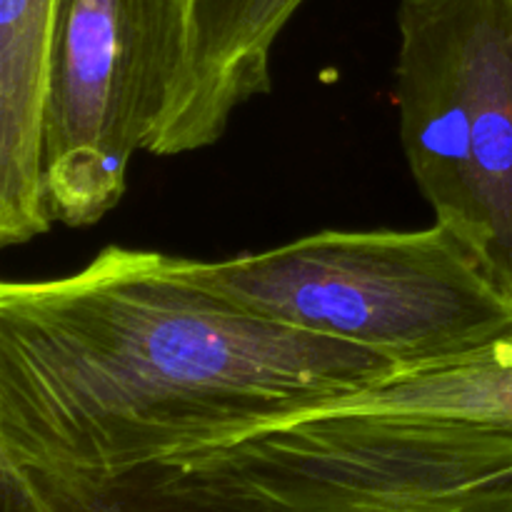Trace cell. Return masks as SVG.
<instances>
[{"instance_id": "obj_1", "label": "cell", "mask_w": 512, "mask_h": 512, "mask_svg": "<svg viewBox=\"0 0 512 512\" xmlns=\"http://www.w3.org/2000/svg\"><path fill=\"white\" fill-rule=\"evenodd\" d=\"M395 373L220 295L193 258L103 248L0 285V460L125 470L225 448Z\"/></svg>"}, {"instance_id": "obj_2", "label": "cell", "mask_w": 512, "mask_h": 512, "mask_svg": "<svg viewBox=\"0 0 512 512\" xmlns=\"http://www.w3.org/2000/svg\"><path fill=\"white\" fill-rule=\"evenodd\" d=\"M193 270L260 318L370 350L395 370L468 353L512 323L510 295L440 223L320 230L263 253L193 260Z\"/></svg>"}, {"instance_id": "obj_3", "label": "cell", "mask_w": 512, "mask_h": 512, "mask_svg": "<svg viewBox=\"0 0 512 512\" xmlns=\"http://www.w3.org/2000/svg\"><path fill=\"white\" fill-rule=\"evenodd\" d=\"M398 35L410 175L512 300V0H400Z\"/></svg>"}, {"instance_id": "obj_4", "label": "cell", "mask_w": 512, "mask_h": 512, "mask_svg": "<svg viewBox=\"0 0 512 512\" xmlns=\"http://www.w3.org/2000/svg\"><path fill=\"white\" fill-rule=\"evenodd\" d=\"M195 0H55L43 105L53 223L88 228L123 200L130 160L183 80Z\"/></svg>"}, {"instance_id": "obj_5", "label": "cell", "mask_w": 512, "mask_h": 512, "mask_svg": "<svg viewBox=\"0 0 512 512\" xmlns=\"http://www.w3.org/2000/svg\"><path fill=\"white\" fill-rule=\"evenodd\" d=\"M228 450L295 512H512L510 428L333 413Z\"/></svg>"}, {"instance_id": "obj_6", "label": "cell", "mask_w": 512, "mask_h": 512, "mask_svg": "<svg viewBox=\"0 0 512 512\" xmlns=\"http://www.w3.org/2000/svg\"><path fill=\"white\" fill-rule=\"evenodd\" d=\"M3 512H295L225 448L125 470L0 460Z\"/></svg>"}, {"instance_id": "obj_7", "label": "cell", "mask_w": 512, "mask_h": 512, "mask_svg": "<svg viewBox=\"0 0 512 512\" xmlns=\"http://www.w3.org/2000/svg\"><path fill=\"white\" fill-rule=\"evenodd\" d=\"M305 0H195L190 53L153 155L210 148L240 105L270 90V53Z\"/></svg>"}, {"instance_id": "obj_8", "label": "cell", "mask_w": 512, "mask_h": 512, "mask_svg": "<svg viewBox=\"0 0 512 512\" xmlns=\"http://www.w3.org/2000/svg\"><path fill=\"white\" fill-rule=\"evenodd\" d=\"M55 0H0V245L53 228L43 185V105Z\"/></svg>"}, {"instance_id": "obj_9", "label": "cell", "mask_w": 512, "mask_h": 512, "mask_svg": "<svg viewBox=\"0 0 512 512\" xmlns=\"http://www.w3.org/2000/svg\"><path fill=\"white\" fill-rule=\"evenodd\" d=\"M333 413L408 415L512 430V323L468 353L423 368L395 370L298 418Z\"/></svg>"}]
</instances>
